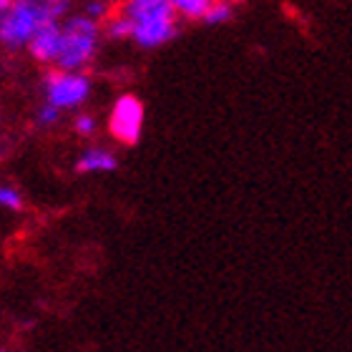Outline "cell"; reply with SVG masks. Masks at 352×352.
<instances>
[{
	"label": "cell",
	"instance_id": "6da1fadb",
	"mask_svg": "<svg viewBox=\"0 0 352 352\" xmlns=\"http://www.w3.org/2000/svg\"><path fill=\"white\" fill-rule=\"evenodd\" d=\"M116 10L131 21V43L144 51L164 48L182 30L169 0H121Z\"/></svg>",
	"mask_w": 352,
	"mask_h": 352
},
{
	"label": "cell",
	"instance_id": "7a4b0ae2",
	"mask_svg": "<svg viewBox=\"0 0 352 352\" xmlns=\"http://www.w3.org/2000/svg\"><path fill=\"white\" fill-rule=\"evenodd\" d=\"M103 41V25L88 15H68L60 28V56L53 68L63 71H86L98 56Z\"/></svg>",
	"mask_w": 352,
	"mask_h": 352
},
{
	"label": "cell",
	"instance_id": "3957f363",
	"mask_svg": "<svg viewBox=\"0 0 352 352\" xmlns=\"http://www.w3.org/2000/svg\"><path fill=\"white\" fill-rule=\"evenodd\" d=\"M41 91H43V101L56 106L60 113H68V111H81L86 106L94 94V81L86 71L51 68L45 71L41 81Z\"/></svg>",
	"mask_w": 352,
	"mask_h": 352
},
{
	"label": "cell",
	"instance_id": "277c9868",
	"mask_svg": "<svg viewBox=\"0 0 352 352\" xmlns=\"http://www.w3.org/2000/svg\"><path fill=\"white\" fill-rule=\"evenodd\" d=\"M144 124H146V109L139 96L121 94L111 103L109 133L113 141L124 144V146H136L144 133Z\"/></svg>",
	"mask_w": 352,
	"mask_h": 352
},
{
	"label": "cell",
	"instance_id": "5b68a950",
	"mask_svg": "<svg viewBox=\"0 0 352 352\" xmlns=\"http://www.w3.org/2000/svg\"><path fill=\"white\" fill-rule=\"evenodd\" d=\"M60 28H63V21H48L33 36L25 51L36 63H43V66L51 68L56 66V60L60 56Z\"/></svg>",
	"mask_w": 352,
	"mask_h": 352
},
{
	"label": "cell",
	"instance_id": "8992f818",
	"mask_svg": "<svg viewBox=\"0 0 352 352\" xmlns=\"http://www.w3.org/2000/svg\"><path fill=\"white\" fill-rule=\"evenodd\" d=\"M118 169V156L111 151L109 146H101V144H91L78 154L76 159V171L81 176L88 174H113Z\"/></svg>",
	"mask_w": 352,
	"mask_h": 352
},
{
	"label": "cell",
	"instance_id": "52a82bcc",
	"mask_svg": "<svg viewBox=\"0 0 352 352\" xmlns=\"http://www.w3.org/2000/svg\"><path fill=\"white\" fill-rule=\"evenodd\" d=\"M182 21H204L214 0H169Z\"/></svg>",
	"mask_w": 352,
	"mask_h": 352
},
{
	"label": "cell",
	"instance_id": "ba28073f",
	"mask_svg": "<svg viewBox=\"0 0 352 352\" xmlns=\"http://www.w3.org/2000/svg\"><path fill=\"white\" fill-rule=\"evenodd\" d=\"M131 21L118 10L103 23V38H109V41H131Z\"/></svg>",
	"mask_w": 352,
	"mask_h": 352
},
{
	"label": "cell",
	"instance_id": "9c48e42d",
	"mask_svg": "<svg viewBox=\"0 0 352 352\" xmlns=\"http://www.w3.org/2000/svg\"><path fill=\"white\" fill-rule=\"evenodd\" d=\"M232 18H234V3L232 0H214V6L209 8V13L201 23L217 28V25H227Z\"/></svg>",
	"mask_w": 352,
	"mask_h": 352
},
{
	"label": "cell",
	"instance_id": "30bf717a",
	"mask_svg": "<svg viewBox=\"0 0 352 352\" xmlns=\"http://www.w3.org/2000/svg\"><path fill=\"white\" fill-rule=\"evenodd\" d=\"M60 116H63V113H60L56 106H51L48 101H43L36 109V113H33V124H36L38 131H51V129L58 126Z\"/></svg>",
	"mask_w": 352,
	"mask_h": 352
},
{
	"label": "cell",
	"instance_id": "8fae6325",
	"mask_svg": "<svg viewBox=\"0 0 352 352\" xmlns=\"http://www.w3.org/2000/svg\"><path fill=\"white\" fill-rule=\"evenodd\" d=\"M81 13L88 15L91 21H98L103 25L111 15L116 13V6H113L111 0H86V3H83V8H81Z\"/></svg>",
	"mask_w": 352,
	"mask_h": 352
},
{
	"label": "cell",
	"instance_id": "7c38bea8",
	"mask_svg": "<svg viewBox=\"0 0 352 352\" xmlns=\"http://www.w3.org/2000/svg\"><path fill=\"white\" fill-rule=\"evenodd\" d=\"M74 131L81 136V139H91L98 131V118L94 113H86V111H76L74 116Z\"/></svg>",
	"mask_w": 352,
	"mask_h": 352
},
{
	"label": "cell",
	"instance_id": "4fadbf2b",
	"mask_svg": "<svg viewBox=\"0 0 352 352\" xmlns=\"http://www.w3.org/2000/svg\"><path fill=\"white\" fill-rule=\"evenodd\" d=\"M0 209L3 212H21L23 194L10 184H0Z\"/></svg>",
	"mask_w": 352,
	"mask_h": 352
},
{
	"label": "cell",
	"instance_id": "5bb4252c",
	"mask_svg": "<svg viewBox=\"0 0 352 352\" xmlns=\"http://www.w3.org/2000/svg\"><path fill=\"white\" fill-rule=\"evenodd\" d=\"M0 352H10V350H8V347H3V345H0Z\"/></svg>",
	"mask_w": 352,
	"mask_h": 352
}]
</instances>
